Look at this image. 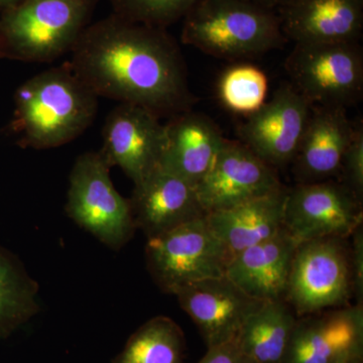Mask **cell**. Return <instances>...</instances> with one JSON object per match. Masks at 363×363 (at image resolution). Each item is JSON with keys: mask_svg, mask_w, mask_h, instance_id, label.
Returning <instances> with one entry per match:
<instances>
[{"mask_svg": "<svg viewBox=\"0 0 363 363\" xmlns=\"http://www.w3.org/2000/svg\"><path fill=\"white\" fill-rule=\"evenodd\" d=\"M39 293L23 262L0 245V339L13 335L40 312Z\"/></svg>", "mask_w": 363, "mask_h": 363, "instance_id": "cell-22", "label": "cell"}, {"mask_svg": "<svg viewBox=\"0 0 363 363\" xmlns=\"http://www.w3.org/2000/svg\"><path fill=\"white\" fill-rule=\"evenodd\" d=\"M230 255L208 224L206 215L147 238L150 276L166 294L196 281L225 276Z\"/></svg>", "mask_w": 363, "mask_h": 363, "instance_id": "cell-6", "label": "cell"}, {"mask_svg": "<svg viewBox=\"0 0 363 363\" xmlns=\"http://www.w3.org/2000/svg\"><path fill=\"white\" fill-rule=\"evenodd\" d=\"M183 20V44L214 58H253L288 43L278 13L245 0H198Z\"/></svg>", "mask_w": 363, "mask_h": 363, "instance_id": "cell-3", "label": "cell"}, {"mask_svg": "<svg viewBox=\"0 0 363 363\" xmlns=\"http://www.w3.org/2000/svg\"><path fill=\"white\" fill-rule=\"evenodd\" d=\"M23 1L25 0H0V13Z\"/></svg>", "mask_w": 363, "mask_h": 363, "instance_id": "cell-30", "label": "cell"}, {"mask_svg": "<svg viewBox=\"0 0 363 363\" xmlns=\"http://www.w3.org/2000/svg\"><path fill=\"white\" fill-rule=\"evenodd\" d=\"M344 363H363V358H358V359L350 360V362Z\"/></svg>", "mask_w": 363, "mask_h": 363, "instance_id": "cell-31", "label": "cell"}, {"mask_svg": "<svg viewBox=\"0 0 363 363\" xmlns=\"http://www.w3.org/2000/svg\"><path fill=\"white\" fill-rule=\"evenodd\" d=\"M285 66L291 84L314 106L346 109L362 100L359 42L295 44Z\"/></svg>", "mask_w": 363, "mask_h": 363, "instance_id": "cell-7", "label": "cell"}, {"mask_svg": "<svg viewBox=\"0 0 363 363\" xmlns=\"http://www.w3.org/2000/svg\"><path fill=\"white\" fill-rule=\"evenodd\" d=\"M298 243L285 228L269 240L233 255L225 276L259 301H285Z\"/></svg>", "mask_w": 363, "mask_h": 363, "instance_id": "cell-19", "label": "cell"}, {"mask_svg": "<svg viewBox=\"0 0 363 363\" xmlns=\"http://www.w3.org/2000/svg\"><path fill=\"white\" fill-rule=\"evenodd\" d=\"M297 320L286 301H264L243 324L235 342L250 363H283Z\"/></svg>", "mask_w": 363, "mask_h": 363, "instance_id": "cell-21", "label": "cell"}, {"mask_svg": "<svg viewBox=\"0 0 363 363\" xmlns=\"http://www.w3.org/2000/svg\"><path fill=\"white\" fill-rule=\"evenodd\" d=\"M362 201L341 182L297 184L288 188L284 228L300 245L321 238H350L362 225Z\"/></svg>", "mask_w": 363, "mask_h": 363, "instance_id": "cell-9", "label": "cell"}, {"mask_svg": "<svg viewBox=\"0 0 363 363\" xmlns=\"http://www.w3.org/2000/svg\"><path fill=\"white\" fill-rule=\"evenodd\" d=\"M208 348L235 340L243 324L264 301L243 292L226 276L196 281L175 293Z\"/></svg>", "mask_w": 363, "mask_h": 363, "instance_id": "cell-14", "label": "cell"}, {"mask_svg": "<svg viewBox=\"0 0 363 363\" xmlns=\"http://www.w3.org/2000/svg\"><path fill=\"white\" fill-rule=\"evenodd\" d=\"M98 96L69 63L28 79L14 95L11 133L25 149L48 150L77 138L96 116Z\"/></svg>", "mask_w": 363, "mask_h": 363, "instance_id": "cell-2", "label": "cell"}, {"mask_svg": "<svg viewBox=\"0 0 363 363\" xmlns=\"http://www.w3.org/2000/svg\"><path fill=\"white\" fill-rule=\"evenodd\" d=\"M164 136L160 167L195 187L213 166L226 140L211 118L192 111L171 117L164 124Z\"/></svg>", "mask_w": 363, "mask_h": 363, "instance_id": "cell-18", "label": "cell"}, {"mask_svg": "<svg viewBox=\"0 0 363 363\" xmlns=\"http://www.w3.org/2000/svg\"><path fill=\"white\" fill-rule=\"evenodd\" d=\"M269 79L252 64H236L223 71L217 82L221 104L233 113L250 116L267 102Z\"/></svg>", "mask_w": 363, "mask_h": 363, "instance_id": "cell-24", "label": "cell"}, {"mask_svg": "<svg viewBox=\"0 0 363 363\" xmlns=\"http://www.w3.org/2000/svg\"><path fill=\"white\" fill-rule=\"evenodd\" d=\"M183 331L171 318L157 316L128 338L112 363H185Z\"/></svg>", "mask_w": 363, "mask_h": 363, "instance_id": "cell-23", "label": "cell"}, {"mask_svg": "<svg viewBox=\"0 0 363 363\" xmlns=\"http://www.w3.org/2000/svg\"><path fill=\"white\" fill-rule=\"evenodd\" d=\"M355 124L340 107L314 106L292 162L298 184L338 178Z\"/></svg>", "mask_w": 363, "mask_h": 363, "instance_id": "cell-17", "label": "cell"}, {"mask_svg": "<svg viewBox=\"0 0 363 363\" xmlns=\"http://www.w3.org/2000/svg\"><path fill=\"white\" fill-rule=\"evenodd\" d=\"M111 169L100 152L80 155L69 178L66 213L107 247L121 250L136 227L130 199L114 187Z\"/></svg>", "mask_w": 363, "mask_h": 363, "instance_id": "cell-5", "label": "cell"}, {"mask_svg": "<svg viewBox=\"0 0 363 363\" xmlns=\"http://www.w3.org/2000/svg\"><path fill=\"white\" fill-rule=\"evenodd\" d=\"M130 202L135 227L147 238L206 215L195 186L162 167L135 184Z\"/></svg>", "mask_w": 363, "mask_h": 363, "instance_id": "cell-15", "label": "cell"}, {"mask_svg": "<svg viewBox=\"0 0 363 363\" xmlns=\"http://www.w3.org/2000/svg\"><path fill=\"white\" fill-rule=\"evenodd\" d=\"M347 240L328 238L298 245L285 298L298 318L350 305Z\"/></svg>", "mask_w": 363, "mask_h": 363, "instance_id": "cell-8", "label": "cell"}, {"mask_svg": "<svg viewBox=\"0 0 363 363\" xmlns=\"http://www.w3.org/2000/svg\"><path fill=\"white\" fill-rule=\"evenodd\" d=\"M102 135L105 161L123 169L135 185L161 166L164 124L149 109L119 104L107 116Z\"/></svg>", "mask_w": 363, "mask_h": 363, "instance_id": "cell-11", "label": "cell"}, {"mask_svg": "<svg viewBox=\"0 0 363 363\" xmlns=\"http://www.w3.org/2000/svg\"><path fill=\"white\" fill-rule=\"evenodd\" d=\"M245 1L252 2L253 4L278 13L279 9L285 6L289 0H245Z\"/></svg>", "mask_w": 363, "mask_h": 363, "instance_id": "cell-29", "label": "cell"}, {"mask_svg": "<svg viewBox=\"0 0 363 363\" xmlns=\"http://www.w3.org/2000/svg\"><path fill=\"white\" fill-rule=\"evenodd\" d=\"M68 63L98 97L138 105L159 117L192 111L197 101L180 48L166 28L112 13L85 28Z\"/></svg>", "mask_w": 363, "mask_h": 363, "instance_id": "cell-1", "label": "cell"}, {"mask_svg": "<svg viewBox=\"0 0 363 363\" xmlns=\"http://www.w3.org/2000/svg\"><path fill=\"white\" fill-rule=\"evenodd\" d=\"M113 13L124 20L167 28L187 14L198 0H111Z\"/></svg>", "mask_w": 363, "mask_h": 363, "instance_id": "cell-25", "label": "cell"}, {"mask_svg": "<svg viewBox=\"0 0 363 363\" xmlns=\"http://www.w3.org/2000/svg\"><path fill=\"white\" fill-rule=\"evenodd\" d=\"M339 182L362 201L363 196V126L357 124L350 145L344 154Z\"/></svg>", "mask_w": 363, "mask_h": 363, "instance_id": "cell-26", "label": "cell"}, {"mask_svg": "<svg viewBox=\"0 0 363 363\" xmlns=\"http://www.w3.org/2000/svg\"><path fill=\"white\" fill-rule=\"evenodd\" d=\"M277 169L240 140H225L213 166L196 186L205 213L233 207L283 187Z\"/></svg>", "mask_w": 363, "mask_h": 363, "instance_id": "cell-12", "label": "cell"}, {"mask_svg": "<svg viewBox=\"0 0 363 363\" xmlns=\"http://www.w3.org/2000/svg\"><path fill=\"white\" fill-rule=\"evenodd\" d=\"M350 264L353 298L363 306V228L362 224L350 235Z\"/></svg>", "mask_w": 363, "mask_h": 363, "instance_id": "cell-27", "label": "cell"}, {"mask_svg": "<svg viewBox=\"0 0 363 363\" xmlns=\"http://www.w3.org/2000/svg\"><path fill=\"white\" fill-rule=\"evenodd\" d=\"M98 0H25L0 13V59L50 63L71 52Z\"/></svg>", "mask_w": 363, "mask_h": 363, "instance_id": "cell-4", "label": "cell"}, {"mask_svg": "<svg viewBox=\"0 0 363 363\" xmlns=\"http://www.w3.org/2000/svg\"><path fill=\"white\" fill-rule=\"evenodd\" d=\"M313 105L290 82L274 91L238 128L240 142L274 169L292 164Z\"/></svg>", "mask_w": 363, "mask_h": 363, "instance_id": "cell-10", "label": "cell"}, {"mask_svg": "<svg viewBox=\"0 0 363 363\" xmlns=\"http://www.w3.org/2000/svg\"><path fill=\"white\" fill-rule=\"evenodd\" d=\"M198 363H250L238 348L235 340L208 348L206 354Z\"/></svg>", "mask_w": 363, "mask_h": 363, "instance_id": "cell-28", "label": "cell"}, {"mask_svg": "<svg viewBox=\"0 0 363 363\" xmlns=\"http://www.w3.org/2000/svg\"><path fill=\"white\" fill-rule=\"evenodd\" d=\"M288 188L206 214L210 228L230 257L272 238L284 229Z\"/></svg>", "mask_w": 363, "mask_h": 363, "instance_id": "cell-20", "label": "cell"}, {"mask_svg": "<svg viewBox=\"0 0 363 363\" xmlns=\"http://www.w3.org/2000/svg\"><path fill=\"white\" fill-rule=\"evenodd\" d=\"M286 39L295 44L359 42L363 0H289L278 11Z\"/></svg>", "mask_w": 363, "mask_h": 363, "instance_id": "cell-16", "label": "cell"}, {"mask_svg": "<svg viewBox=\"0 0 363 363\" xmlns=\"http://www.w3.org/2000/svg\"><path fill=\"white\" fill-rule=\"evenodd\" d=\"M363 358V306L298 318L283 363H344Z\"/></svg>", "mask_w": 363, "mask_h": 363, "instance_id": "cell-13", "label": "cell"}]
</instances>
